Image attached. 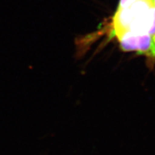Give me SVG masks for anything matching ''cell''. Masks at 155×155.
<instances>
[{"label": "cell", "instance_id": "6da1fadb", "mask_svg": "<svg viewBox=\"0 0 155 155\" xmlns=\"http://www.w3.org/2000/svg\"><path fill=\"white\" fill-rule=\"evenodd\" d=\"M154 15V0H136L127 7L117 9L113 18L112 37L124 32L149 34Z\"/></svg>", "mask_w": 155, "mask_h": 155}, {"label": "cell", "instance_id": "7a4b0ae2", "mask_svg": "<svg viewBox=\"0 0 155 155\" xmlns=\"http://www.w3.org/2000/svg\"><path fill=\"white\" fill-rule=\"evenodd\" d=\"M120 48L123 51L134 52L139 55H144L151 60L152 56V38L149 34H134L124 32L116 35Z\"/></svg>", "mask_w": 155, "mask_h": 155}, {"label": "cell", "instance_id": "3957f363", "mask_svg": "<svg viewBox=\"0 0 155 155\" xmlns=\"http://www.w3.org/2000/svg\"><path fill=\"white\" fill-rule=\"evenodd\" d=\"M135 1L136 0H120L118 9L124 8V7H127L128 5H131V3H133L134 2H135Z\"/></svg>", "mask_w": 155, "mask_h": 155}, {"label": "cell", "instance_id": "277c9868", "mask_svg": "<svg viewBox=\"0 0 155 155\" xmlns=\"http://www.w3.org/2000/svg\"><path fill=\"white\" fill-rule=\"evenodd\" d=\"M154 2H155V0H154Z\"/></svg>", "mask_w": 155, "mask_h": 155}]
</instances>
